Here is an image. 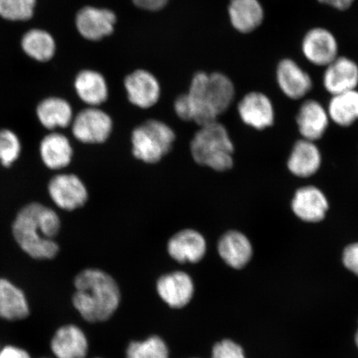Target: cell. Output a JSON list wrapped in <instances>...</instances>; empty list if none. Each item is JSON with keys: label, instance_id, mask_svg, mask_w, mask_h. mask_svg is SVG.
I'll return each instance as SVG.
<instances>
[{"label": "cell", "instance_id": "7", "mask_svg": "<svg viewBox=\"0 0 358 358\" xmlns=\"http://www.w3.org/2000/svg\"><path fill=\"white\" fill-rule=\"evenodd\" d=\"M48 192L53 203L66 211L83 207L89 199L87 187L73 173H61L53 177L49 182Z\"/></svg>", "mask_w": 358, "mask_h": 358}, {"label": "cell", "instance_id": "16", "mask_svg": "<svg viewBox=\"0 0 358 358\" xmlns=\"http://www.w3.org/2000/svg\"><path fill=\"white\" fill-rule=\"evenodd\" d=\"M217 252L222 261L236 270L248 266L253 257V246L243 232L226 231L218 240Z\"/></svg>", "mask_w": 358, "mask_h": 358}, {"label": "cell", "instance_id": "1", "mask_svg": "<svg viewBox=\"0 0 358 358\" xmlns=\"http://www.w3.org/2000/svg\"><path fill=\"white\" fill-rule=\"evenodd\" d=\"M59 216L50 208L34 203L17 215L13 234L21 249L36 259H51L59 252L55 237L59 234Z\"/></svg>", "mask_w": 358, "mask_h": 358}, {"label": "cell", "instance_id": "3", "mask_svg": "<svg viewBox=\"0 0 358 358\" xmlns=\"http://www.w3.org/2000/svg\"><path fill=\"white\" fill-rule=\"evenodd\" d=\"M192 122L199 127L217 122L219 116L230 108L235 98V87L226 75L219 73H196L186 93Z\"/></svg>", "mask_w": 358, "mask_h": 358}, {"label": "cell", "instance_id": "21", "mask_svg": "<svg viewBox=\"0 0 358 358\" xmlns=\"http://www.w3.org/2000/svg\"><path fill=\"white\" fill-rule=\"evenodd\" d=\"M228 15L237 32L250 34L262 25L265 12L259 0H231Z\"/></svg>", "mask_w": 358, "mask_h": 358}, {"label": "cell", "instance_id": "39", "mask_svg": "<svg viewBox=\"0 0 358 358\" xmlns=\"http://www.w3.org/2000/svg\"><path fill=\"white\" fill-rule=\"evenodd\" d=\"M96 358H100V357H96Z\"/></svg>", "mask_w": 358, "mask_h": 358}, {"label": "cell", "instance_id": "6", "mask_svg": "<svg viewBox=\"0 0 358 358\" xmlns=\"http://www.w3.org/2000/svg\"><path fill=\"white\" fill-rule=\"evenodd\" d=\"M113 120L97 106L80 110L71 122V131L83 144L101 145L109 140L113 131Z\"/></svg>", "mask_w": 358, "mask_h": 358}, {"label": "cell", "instance_id": "18", "mask_svg": "<svg viewBox=\"0 0 358 358\" xmlns=\"http://www.w3.org/2000/svg\"><path fill=\"white\" fill-rule=\"evenodd\" d=\"M328 111L315 100L304 101L298 111L296 123L304 140L316 141L324 136L329 124Z\"/></svg>", "mask_w": 358, "mask_h": 358}, {"label": "cell", "instance_id": "26", "mask_svg": "<svg viewBox=\"0 0 358 358\" xmlns=\"http://www.w3.org/2000/svg\"><path fill=\"white\" fill-rule=\"evenodd\" d=\"M329 119L342 127H348L358 120V92L357 90L337 94L329 103Z\"/></svg>", "mask_w": 358, "mask_h": 358}, {"label": "cell", "instance_id": "20", "mask_svg": "<svg viewBox=\"0 0 358 358\" xmlns=\"http://www.w3.org/2000/svg\"><path fill=\"white\" fill-rule=\"evenodd\" d=\"M322 164L321 152L315 142L298 141L289 156L287 167L295 177L306 178L315 176Z\"/></svg>", "mask_w": 358, "mask_h": 358}, {"label": "cell", "instance_id": "13", "mask_svg": "<svg viewBox=\"0 0 358 358\" xmlns=\"http://www.w3.org/2000/svg\"><path fill=\"white\" fill-rule=\"evenodd\" d=\"M115 22L113 12L92 6L82 8L76 19L80 34L91 41H98L113 33Z\"/></svg>", "mask_w": 358, "mask_h": 358}, {"label": "cell", "instance_id": "4", "mask_svg": "<svg viewBox=\"0 0 358 358\" xmlns=\"http://www.w3.org/2000/svg\"><path fill=\"white\" fill-rule=\"evenodd\" d=\"M199 127L190 142L192 159L214 171L230 170L234 164L235 148L225 125L217 120Z\"/></svg>", "mask_w": 358, "mask_h": 358}, {"label": "cell", "instance_id": "17", "mask_svg": "<svg viewBox=\"0 0 358 358\" xmlns=\"http://www.w3.org/2000/svg\"><path fill=\"white\" fill-rule=\"evenodd\" d=\"M324 87L331 95L352 91L358 85V65L347 57H338L326 66Z\"/></svg>", "mask_w": 358, "mask_h": 358}, {"label": "cell", "instance_id": "2", "mask_svg": "<svg viewBox=\"0 0 358 358\" xmlns=\"http://www.w3.org/2000/svg\"><path fill=\"white\" fill-rule=\"evenodd\" d=\"M73 306L90 323L108 320L118 310L120 291L116 281L104 271L88 268L76 277Z\"/></svg>", "mask_w": 358, "mask_h": 358}, {"label": "cell", "instance_id": "33", "mask_svg": "<svg viewBox=\"0 0 358 358\" xmlns=\"http://www.w3.org/2000/svg\"><path fill=\"white\" fill-rule=\"evenodd\" d=\"M174 111L183 122H192V112L187 94H182L176 98L173 104Z\"/></svg>", "mask_w": 358, "mask_h": 358}, {"label": "cell", "instance_id": "22", "mask_svg": "<svg viewBox=\"0 0 358 358\" xmlns=\"http://www.w3.org/2000/svg\"><path fill=\"white\" fill-rule=\"evenodd\" d=\"M40 155L46 166L52 170L64 169L71 164L73 149L64 134L53 132L43 138Z\"/></svg>", "mask_w": 358, "mask_h": 358}, {"label": "cell", "instance_id": "5", "mask_svg": "<svg viewBox=\"0 0 358 358\" xmlns=\"http://www.w3.org/2000/svg\"><path fill=\"white\" fill-rule=\"evenodd\" d=\"M176 141L173 128L159 120L150 119L133 129L131 141L134 158L154 164L172 150Z\"/></svg>", "mask_w": 358, "mask_h": 358}, {"label": "cell", "instance_id": "38", "mask_svg": "<svg viewBox=\"0 0 358 358\" xmlns=\"http://www.w3.org/2000/svg\"><path fill=\"white\" fill-rule=\"evenodd\" d=\"M355 342H356L357 346L358 348V329L357 331L356 336H355Z\"/></svg>", "mask_w": 358, "mask_h": 358}, {"label": "cell", "instance_id": "36", "mask_svg": "<svg viewBox=\"0 0 358 358\" xmlns=\"http://www.w3.org/2000/svg\"><path fill=\"white\" fill-rule=\"evenodd\" d=\"M355 0H338V10H346L352 6Z\"/></svg>", "mask_w": 358, "mask_h": 358}, {"label": "cell", "instance_id": "12", "mask_svg": "<svg viewBox=\"0 0 358 358\" xmlns=\"http://www.w3.org/2000/svg\"><path fill=\"white\" fill-rule=\"evenodd\" d=\"M243 122L257 131L272 127L275 122V109L266 94L252 92L246 94L237 107Z\"/></svg>", "mask_w": 358, "mask_h": 358}, {"label": "cell", "instance_id": "8", "mask_svg": "<svg viewBox=\"0 0 358 358\" xmlns=\"http://www.w3.org/2000/svg\"><path fill=\"white\" fill-rule=\"evenodd\" d=\"M156 290L162 301L172 308H182L189 304L194 295V283L187 273L173 271L160 276Z\"/></svg>", "mask_w": 358, "mask_h": 358}, {"label": "cell", "instance_id": "10", "mask_svg": "<svg viewBox=\"0 0 358 358\" xmlns=\"http://www.w3.org/2000/svg\"><path fill=\"white\" fill-rule=\"evenodd\" d=\"M207 250L204 236L192 228L177 231L167 243L169 257L178 263H199L207 254Z\"/></svg>", "mask_w": 358, "mask_h": 358}, {"label": "cell", "instance_id": "29", "mask_svg": "<svg viewBox=\"0 0 358 358\" xmlns=\"http://www.w3.org/2000/svg\"><path fill=\"white\" fill-rule=\"evenodd\" d=\"M36 0H0V16L10 21H27L34 15Z\"/></svg>", "mask_w": 358, "mask_h": 358}, {"label": "cell", "instance_id": "24", "mask_svg": "<svg viewBox=\"0 0 358 358\" xmlns=\"http://www.w3.org/2000/svg\"><path fill=\"white\" fill-rule=\"evenodd\" d=\"M75 89L80 99L89 106H99L108 99L106 80L95 71H80L75 80Z\"/></svg>", "mask_w": 358, "mask_h": 358}, {"label": "cell", "instance_id": "37", "mask_svg": "<svg viewBox=\"0 0 358 358\" xmlns=\"http://www.w3.org/2000/svg\"><path fill=\"white\" fill-rule=\"evenodd\" d=\"M321 3L325 4L329 7H333L337 10L338 0H317Z\"/></svg>", "mask_w": 358, "mask_h": 358}, {"label": "cell", "instance_id": "15", "mask_svg": "<svg viewBox=\"0 0 358 358\" xmlns=\"http://www.w3.org/2000/svg\"><path fill=\"white\" fill-rule=\"evenodd\" d=\"M276 80L280 91L292 100H299L311 91L310 76L297 62L285 58L276 69Z\"/></svg>", "mask_w": 358, "mask_h": 358}, {"label": "cell", "instance_id": "34", "mask_svg": "<svg viewBox=\"0 0 358 358\" xmlns=\"http://www.w3.org/2000/svg\"><path fill=\"white\" fill-rule=\"evenodd\" d=\"M134 6L148 11H159L167 6L169 0H133Z\"/></svg>", "mask_w": 358, "mask_h": 358}, {"label": "cell", "instance_id": "27", "mask_svg": "<svg viewBox=\"0 0 358 358\" xmlns=\"http://www.w3.org/2000/svg\"><path fill=\"white\" fill-rule=\"evenodd\" d=\"M22 48L27 55L39 62H47L55 56L56 44L52 36L41 29L29 31L22 39Z\"/></svg>", "mask_w": 358, "mask_h": 358}, {"label": "cell", "instance_id": "14", "mask_svg": "<svg viewBox=\"0 0 358 358\" xmlns=\"http://www.w3.org/2000/svg\"><path fill=\"white\" fill-rule=\"evenodd\" d=\"M128 100L141 109L154 106L160 97V85L153 74L145 70H137L124 80Z\"/></svg>", "mask_w": 358, "mask_h": 358}, {"label": "cell", "instance_id": "11", "mask_svg": "<svg viewBox=\"0 0 358 358\" xmlns=\"http://www.w3.org/2000/svg\"><path fill=\"white\" fill-rule=\"evenodd\" d=\"M301 49L304 57L317 66H327L338 57L337 39L324 28L308 31L302 40Z\"/></svg>", "mask_w": 358, "mask_h": 358}, {"label": "cell", "instance_id": "30", "mask_svg": "<svg viewBox=\"0 0 358 358\" xmlns=\"http://www.w3.org/2000/svg\"><path fill=\"white\" fill-rule=\"evenodd\" d=\"M21 152L20 138L10 129L0 131V161L4 167L10 165L19 158Z\"/></svg>", "mask_w": 358, "mask_h": 358}, {"label": "cell", "instance_id": "23", "mask_svg": "<svg viewBox=\"0 0 358 358\" xmlns=\"http://www.w3.org/2000/svg\"><path fill=\"white\" fill-rule=\"evenodd\" d=\"M30 313L22 290L10 280L0 278V317L8 321L25 320Z\"/></svg>", "mask_w": 358, "mask_h": 358}, {"label": "cell", "instance_id": "31", "mask_svg": "<svg viewBox=\"0 0 358 358\" xmlns=\"http://www.w3.org/2000/svg\"><path fill=\"white\" fill-rule=\"evenodd\" d=\"M212 358H245V356L239 344L230 339H224L215 344Z\"/></svg>", "mask_w": 358, "mask_h": 358}, {"label": "cell", "instance_id": "35", "mask_svg": "<svg viewBox=\"0 0 358 358\" xmlns=\"http://www.w3.org/2000/svg\"><path fill=\"white\" fill-rule=\"evenodd\" d=\"M0 358H31L29 353L15 346H6L0 349Z\"/></svg>", "mask_w": 358, "mask_h": 358}, {"label": "cell", "instance_id": "25", "mask_svg": "<svg viewBox=\"0 0 358 358\" xmlns=\"http://www.w3.org/2000/svg\"><path fill=\"white\" fill-rule=\"evenodd\" d=\"M37 115L39 122L48 129L69 127L73 120L71 105L58 97L47 98L40 103Z\"/></svg>", "mask_w": 358, "mask_h": 358}, {"label": "cell", "instance_id": "9", "mask_svg": "<svg viewBox=\"0 0 358 358\" xmlns=\"http://www.w3.org/2000/svg\"><path fill=\"white\" fill-rule=\"evenodd\" d=\"M291 209L299 220L319 223L324 220L329 212V203L319 187L308 185L295 191L291 201Z\"/></svg>", "mask_w": 358, "mask_h": 358}, {"label": "cell", "instance_id": "28", "mask_svg": "<svg viewBox=\"0 0 358 358\" xmlns=\"http://www.w3.org/2000/svg\"><path fill=\"white\" fill-rule=\"evenodd\" d=\"M127 358H169V350L162 338L151 336L143 341L129 343Z\"/></svg>", "mask_w": 358, "mask_h": 358}, {"label": "cell", "instance_id": "19", "mask_svg": "<svg viewBox=\"0 0 358 358\" xmlns=\"http://www.w3.org/2000/svg\"><path fill=\"white\" fill-rule=\"evenodd\" d=\"M50 346L53 355L57 358H85L89 350L86 334L74 324L58 329L52 338Z\"/></svg>", "mask_w": 358, "mask_h": 358}, {"label": "cell", "instance_id": "32", "mask_svg": "<svg viewBox=\"0 0 358 358\" xmlns=\"http://www.w3.org/2000/svg\"><path fill=\"white\" fill-rule=\"evenodd\" d=\"M342 261L349 271L358 276V243L349 244L343 250Z\"/></svg>", "mask_w": 358, "mask_h": 358}]
</instances>
